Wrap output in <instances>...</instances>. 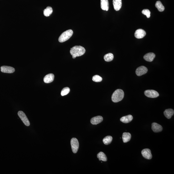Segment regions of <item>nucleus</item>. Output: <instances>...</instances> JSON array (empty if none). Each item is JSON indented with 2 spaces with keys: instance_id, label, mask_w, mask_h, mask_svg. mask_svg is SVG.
I'll use <instances>...</instances> for the list:
<instances>
[{
  "instance_id": "obj_18",
  "label": "nucleus",
  "mask_w": 174,
  "mask_h": 174,
  "mask_svg": "<svg viewBox=\"0 0 174 174\" xmlns=\"http://www.w3.org/2000/svg\"><path fill=\"white\" fill-rule=\"evenodd\" d=\"M174 111L173 110L171 109H166L164 112L165 117L168 119H170L172 116L173 115Z\"/></svg>"
},
{
  "instance_id": "obj_6",
  "label": "nucleus",
  "mask_w": 174,
  "mask_h": 174,
  "mask_svg": "<svg viewBox=\"0 0 174 174\" xmlns=\"http://www.w3.org/2000/svg\"><path fill=\"white\" fill-rule=\"evenodd\" d=\"M145 95L148 98H155L159 96V94L156 91L152 90H148L145 91Z\"/></svg>"
},
{
  "instance_id": "obj_15",
  "label": "nucleus",
  "mask_w": 174,
  "mask_h": 174,
  "mask_svg": "<svg viewBox=\"0 0 174 174\" xmlns=\"http://www.w3.org/2000/svg\"><path fill=\"white\" fill-rule=\"evenodd\" d=\"M101 7L102 9L108 11L109 8L108 0H101Z\"/></svg>"
},
{
  "instance_id": "obj_13",
  "label": "nucleus",
  "mask_w": 174,
  "mask_h": 174,
  "mask_svg": "<svg viewBox=\"0 0 174 174\" xmlns=\"http://www.w3.org/2000/svg\"><path fill=\"white\" fill-rule=\"evenodd\" d=\"M113 4L115 10L119 11L122 7V0H113Z\"/></svg>"
},
{
  "instance_id": "obj_16",
  "label": "nucleus",
  "mask_w": 174,
  "mask_h": 174,
  "mask_svg": "<svg viewBox=\"0 0 174 174\" xmlns=\"http://www.w3.org/2000/svg\"><path fill=\"white\" fill-rule=\"evenodd\" d=\"M54 75L53 74H47L44 78V81L45 83H50L52 82L54 79Z\"/></svg>"
},
{
  "instance_id": "obj_20",
  "label": "nucleus",
  "mask_w": 174,
  "mask_h": 174,
  "mask_svg": "<svg viewBox=\"0 0 174 174\" xmlns=\"http://www.w3.org/2000/svg\"><path fill=\"white\" fill-rule=\"evenodd\" d=\"M53 11V9L51 7H47L44 10V15L46 17H49L52 14Z\"/></svg>"
},
{
  "instance_id": "obj_17",
  "label": "nucleus",
  "mask_w": 174,
  "mask_h": 174,
  "mask_svg": "<svg viewBox=\"0 0 174 174\" xmlns=\"http://www.w3.org/2000/svg\"><path fill=\"white\" fill-rule=\"evenodd\" d=\"M133 119V117L131 115H128L124 116L121 118V121L124 123H128L132 121Z\"/></svg>"
},
{
  "instance_id": "obj_27",
  "label": "nucleus",
  "mask_w": 174,
  "mask_h": 174,
  "mask_svg": "<svg viewBox=\"0 0 174 174\" xmlns=\"http://www.w3.org/2000/svg\"><path fill=\"white\" fill-rule=\"evenodd\" d=\"M142 13L144 15H146L147 18H149L150 17V11L148 9H144L142 11Z\"/></svg>"
},
{
  "instance_id": "obj_1",
  "label": "nucleus",
  "mask_w": 174,
  "mask_h": 174,
  "mask_svg": "<svg viewBox=\"0 0 174 174\" xmlns=\"http://www.w3.org/2000/svg\"><path fill=\"white\" fill-rule=\"evenodd\" d=\"M85 52V49L81 46H75L71 49L70 53L72 58L75 59L76 57L82 56L84 55Z\"/></svg>"
},
{
  "instance_id": "obj_26",
  "label": "nucleus",
  "mask_w": 174,
  "mask_h": 174,
  "mask_svg": "<svg viewBox=\"0 0 174 174\" xmlns=\"http://www.w3.org/2000/svg\"><path fill=\"white\" fill-rule=\"evenodd\" d=\"M92 80L93 81L96 82H99L102 81V78L99 75H95L93 76Z\"/></svg>"
},
{
  "instance_id": "obj_2",
  "label": "nucleus",
  "mask_w": 174,
  "mask_h": 174,
  "mask_svg": "<svg viewBox=\"0 0 174 174\" xmlns=\"http://www.w3.org/2000/svg\"><path fill=\"white\" fill-rule=\"evenodd\" d=\"M124 96V93L123 90L118 89L116 90L112 94V100L114 103H118L120 101L123 99Z\"/></svg>"
},
{
  "instance_id": "obj_4",
  "label": "nucleus",
  "mask_w": 174,
  "mask_h": 174,
  "mask_svg": "<svg viewBox=\"0 0 174 174\" xmlns=\"http://www.w3.org/2000/svg\"><path fill=\"white\" fill-rule=\"evenodd\" d=\"M72 150L74 153H76L78 152L79 147V141L76 138H73L71 141Z\"/></svg>"
},
{
  "instance_id": "obj_12",
  "label": "nucleus",
  "mask_w": 174,
  "mask_h": 174,
  "mask_svg": "<svg viewBox=\"0 0 174 174\" xmlns=\"http://www.w3.org/2000/svg\"><path fill=\"white\" fill-rule=\"evenodd\" d=\"M103 120V118L102 116H96L92 118L91 120V123L92 124L96 125L101 123Z\"/></svg>"
},
{
  "instance_id": "obj_25",
  "label": "nucleus",
  "mask_w": 174,
  "mask_h": 174,
  "mask_svg": "<svg viewBox=\"0 0 174 174\" xmlns=\"http://www.w3.org/2000/svg\"><path fill=\"white\" fill-rule=\"evenodd\" d=\"M70 91V89L68 87L64 88L61 92V95L62 96L67 94Z\"/></svg>"
},
{
  "instance_id": "obj_24",
  "label": "nucleus",
  "mask_w": 174,
  "mask_h": 174,
  "mask_svg": "<svg viewBox=\"0 0 174 174\" xmlns=\"http://www.w3.org/2000/svg\"><path fill=\"white\" fill-rule=\"evenodd\" d=\"M113 138L110 136H108L104 137L103 139V143L105 145H108L111 143L112 142Z\"/></svg>"
},
{
  "instance_id": "obj_14",
  "label": "nucleus",
  "mask_w": 174,
  "mask_h": 174,
  "mask_svg": "<svg viewBox=\"0 0 174 174\" xmlns=\"http://www.w3.org/2000/svg\"><path fill=\"white\" fill-rule=\"evenodd\" d=\"M156 55L153 53H148L145 55L143 57L144 59L146 61L151 62L154 59Z\"/></svg>"
},
{
  "instance_id": "obj_7",
  "label": "nucleus",
  "mask_w": 174,
  "mask_h": 174,
  "mask_svg": "<svg viewBox=\"0 0 174 174\" xmlns=\"http://www.w3.org/2000/svg\"><path fill=\"white\" fill-rule=\"evenodd\" d=\"M148 69L146 67L142 66L137 68L136 71V73L137 76H141L147 73Z\"/></svg>"
},
{
  "instance_id": "obj_23",
  "label": "nucleus",
  "mask_w": 174,
  "mask_h": 174,
  "mask_svg": "<svg viewBox=\"0 0 174 174\" xmlns=\"http://www.w3.org/2000/svg\"><path fill=\"white\" fill-rule=\"evenodd\" d=\"M114 57L113 55L111 53H109L108 54H106L104 56V59L105 61L110 62L112 61Z\"/></svg>"
},
{
  "instance_id": "obj_10",
  "label": "nucleus",
  "mask_w": 174,
  "mask_h": 174,
  "mask_svg": "<svg viewBox=\"0 0 174 174\" xmlns=\"http://www.w3.org/2000/svg\"><path fill=\"white\" fill-rule=\"evenodd\" d=\"M1 71L3 73L11 74L15 71V69L12 67L2 66L1 67Z\"/></svg>"
},
{
  "instance_id": "obj_3",
  "label": "nucleus",
  "mask_w": 174,
  "mask_h": 174,
  "mask_svg": "<svg viewBox=\"0 0 174 174\" xmlns=\"http://www.w3.org/2000/svg\"><path fill=\"white\" fill-rule=\"evenodd\" d=\"M73 34L72 30H69L63 32L59 38V41L60 43H63L67 41L71 37Z\"/></svg>"
},
{
  "instance_id": "obj_9",
  "label": "nucleus",
  "mask_w": 174,
  "mask_h": 174,
  "mask_svg": "<svg viewBox=\"0 0 174 174\" xmlns=\"http://www.w3.org/2000/svg\"><path fill=\"white\" fill-rule=\"evenodd\" d=\"M146 35V33L144 30L142 29H138L136 31L134 36L136 38L141 39L143 38Z\"/></svg>"
},
{
  "instance_id": "obj_21",
  "label": "nucleus",
  "mask_w": 174,
  "mask_h": 174,
  "mask_svg": "<svg viewBox=\"0 0 174 174\" xmlns=\"http://www.w3.org/2000/svg\"><path fill=\"white\" fill-rule=\"evenodd\" d=\"M97 157L99 159V161L106 162L107 161V158L106 155L104 152H100L97 155Z\"/></svg>"
},
{
  "instance_id": "obj_8",
  "label": "nucleus",
  "mask_w": 174,
  "mask_h": 174,
  "mask_svg": "<svg viewBox=\"0 0 174 174\" xmlns=\"http://www.w3.org/2000/svg\"><path fill=\"white\" fill-rule=\"evenodd\" d=\"M141 153L143 157L145 158L148 160L151 159L152 158V155L151 153V151L148 149H143Z\"/></svg>"
},
{
  "instance_id": "obj_22",
  "label": "nucleus",
  "mask_w": 174,
  "mask_h": 174,
  "mask_svg": "<svg viewBox=\"0 0 174 174\" xmlns=\"http://www.w3.org/2000/svg\"><path fill=\"white\" fill-rule=\"evenodd\" d=\"M156 7L160 12H162L164 11V6L162 5L160 1H158L156 2Z\"/></svg>"
},
{
  "instance_id": "obj_5",
  "label": "nucleus",
  "mask_w": 174,
  "mask_h": 174,
  "mask_svg": "<svg viewBox=\"0 0 174 174\" xmlns=\"http://www.w3.org/2000/svg\"><path fill=\"white\" fill-rule=\"evenodd\" d=\"M18 115L21 120L25 125L27 127L30 125V121L26 117V114L22 111H19L18 113Z\"/></svg>"
},
{
  "instance_id": "obj_11",
  "label": "nucleus",
  "mask_w": 174,
  "mask_h": 174,
  "mask_svg": "<svg viewBox=\"0 0 174 174\" xmlns=\"http://www.w3.org/2000/svg\"><path fill=\"white\" fill-rule=\"evenodd\" d=\"M152 130L155 133H159L162 131V127L160 125L156 123H152Z\"/></svg>"
},
{
  "instance_id": "obj_19",
  "label": "nucleus",
  "mask_w": 174,
  "mask_h": 174,
  "mask_svg": "<svg viewBox=\"0 0 174 174\" xmlns=\"http://www.w3.org/2000/svg\"><path fill=\"white\" fill-rule=\"evenodd\" d=\"M131 135L130 133L125 132L123 133L122 139H123V142L124 143H126L129 141L131 139Z\"/></svg>"
}]
</instances>
